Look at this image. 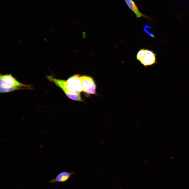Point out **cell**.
<instances>
[{
    "mask_svg": "<svg viewBox=\"0 0 189 189\" xmlns=\"http://www.w3.org/2000/svg\"><path fill=\"white\" fill-rule=\"evenodd\" d=\"M0 80V87L5 88L18 87L23 88L25 89H33L31 85H27L20 82L11 74L1 75Z\"/></svg>",
    "mask_w": 189,
    "mask_h": 189,
    "instance_id": "1",
    "label": "cell"
},
{
    "mask_svg": "<svg viewBox=\"0 0 189 189\" xmlns=\"http://www.w3.org/2000/svg\"><path fill=\"white\" fill-rule=\"evenodd\" d=\"M78 74L74 75L66 81V85L69 93L71 94H77L83 91V87Z\"/></svg>",
    "mask_w": 189,
    "mask_h": 189,
    "instance_id": "2",
    "label": "cell"
},
{
    "mask_svg": "<svg viewBox=\"0 0 189 189\" xmlns=\"http://www.w3.org/2000/svg\"><path fill=\"white\" fill-rule=\"evenodd\" d=\"M47 78L49 81L53 82L57 86L61 89L67 96L70 98L77 101H83L80 94H72L69 93L66 85V80L56 78L51 76H47Z\"/></svg>",
    "mask_w": 189,
    "mask_h": 189,
    "instance_id": "3",
    "label": "cell"
},
{
    "mask_svg": "<svg viewBox=\"0 0 189 189\" xmlns=\"http://www.w3.org/2000/svg\"><path fill=\"white\" fill-rule=\"evenodd\" d=\"M83 87V91L88 94L96 93V86L94 80L90 76L83 75L80 76Z\"/></svg>",
    "mask_w": 189,
    "mask_h": 189,
    "instance_id": "4",
    "label": "cell"
},
{
    "mask_svg": "<svg viewBox=\"0 0 189 189\" xmlns=\"http://www.w3.org/2000/svg\"><path fill=\"white\" fill-rule=\"evenodd\" d=\"M139 61L145 67L152 65L157 63L156 54L152 51L145 49L144 54Z\"/></svg>",
    "mask_w": 189,
    "mask_h": 189,
    "instance_id": "5",
    "label": "cell"
},
{
    "mask_svg": "<svg viewBox=\"0 0 189 189\" xmlns=\"http://www.w3.org/2000/svg\"><path fill=\"white\" fill-rule=\"evenodd\" d=\"M75 173L74 171L61 172L59 173L55 178L50 180L46 183H54L56 182L62 183L65 182L71 178L72 176Z\"/></svg>",
    "mask_w": 189,
    "mask_h": 189,
    "instance_id": "6",
    "label": "cell"
},
{
    "mask_svg": "<svg viewBox=\"0 0 189 189\" xmlns=\"http://www.w3.org/2000/svg\"><path fill=\"white\" fill-rule=\"evenodd\" d=\"M128 7L135 13L136 17L138 18L144 17L150 20L151 18L149 17L142 13L139 9L135 2L133 0H124Z\"/></svg>",
    "mask_w": 189,
    "mask_h": 189,
    "instance_id": "7",
    "label": "cell"
},
{
    "mask_svg": "<svg viewBox=\"0 0 189 189\" xmlns=\"http://www.w3.org/2000/svg\"><path fill=\"white\" fill-rule=\"evenodd\" d=\"M153 28L149 24H146L145 25L143 28V30L149 35L152 37H154L155 35L153 32Z\"/></svg>",
    "mask_w": 189,
    "mask_h": 189,
    "instance_id": "8",
    "label": "cell"
}]
</instances>
